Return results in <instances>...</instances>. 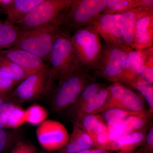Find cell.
<instances>
[{
	"label": "cell",
	"mask_w": 153,
	"mask_h": 153,
	"mask_svg": "<svg viewBox=\"0 0 153 153\" xmlns=\"http://www.w3.org/2000/svg\"><path fill=\"white\" fill-rule=\"evenodd\" d=\"M50 64L45 92L50 91L55 81L58 84L79 70L71 36L60 31L55 38L49 55Z\"/></svg>",
	"instance_id": "cell-1"
},
{
	"label": "cell",
	"mask_w": 153,
	"mask_h": 153,
	"mask_svg": "<svg viewBox=\"0 0 153 153\" xmlns=\"http://www.w3.org/2000/svg\"><path fill=\"white\" fill-rule=\"evenodd\" d=\"M76 60L82 70L91 72L97 68L102 45L100 36L91 25L76 31L71 36Z\"/></svg>",
	"instance_id": "cell-2"
},
{
	"label": "cell",
	"mask_w": 153,
	"mask_h": 153,
	"mask_svg": "<svg viewBox=\"0 0 153 153\" xmlns=\"http://www.w3.org/2000/svg\"><path fill=\"white\" fill-rule=\"evenodd\" d=\"M105 5V0H73L67 10L59 17L57 25L62 32L74 34L90 25L97 15L103 13Z\"/></svg>",
	"instance_id": "cell-3"
},
{
	"label": "cell",
	"mask_w": 153,
	"mask_h": 153,
	"mask_svg": "<svg viewBox=\"0 0 153 153\" xmlns=\"http://www.w3.org/2000/svg\"><path fill=\"white\" fill-rule=\"evenodd\" d=\"M57 22L20 31L19 38L11 48L22 49L48 60L52 44L60 32Z\"/></svg>",
	"instance_id": "cell-4"
},
{
	"label": "cell",
	"mask_w": 153,
	"mask_h": 153,
	"mask_svg": "<svg viewBox=\"0 0 153 153\" xmlns=\"http://www.w3.org/2000/svg\"><path fill=\"white\" fill-rule=\"evenodd\" d=\"M97 77L91 72L80 70L58 84L52 97L53 110L60 113L74 104L85 86Z\"/></svg>",
	"instance_id": "cell-5"
},
{
	"label": "cell",
	"mask_w": 153,
	"mask_h": 153,
	"mask_svg": "<svg viewBox=\"0 0 153 153\" xmlns=\"http://www.w3.org/2000/svg\"><path fill=\"white\" fill-rule=\"evenodd\" d=\"M130 48L105 43L102 46L100 61L94 75L114 82H120L123 76L128 53Z\"/></svg>",
	"instance_id": "cell-6"
},
{
	"label": "cell",
	"mask_w": 153,
	"mask_h": 153,
	"mask_svg": "<svg viewBox=\"0 0 153 153\" xmlns=\"http://www.w3.org/2000/svg\"><path fill=\"white\" fill-rule=\"evenodd\" d=\"M73 0H43L16 25L20 31L57 22Z\"/></svg>",
	"instance_id": "cell-7"
},
{
	"label": "cell",
	"mask_w": 153,
	"mask_h": 153,
	"mask_svg": "<svg viewBox=\"0 0 153 153\" xmlns=\"http://www.w3.org/2000/svg\"><path fill=\"white\" fill-rule=\"evenodd\" d=\"M109 86V94L106 102L97 114L112 108L133 112L149 111L146 108V102L143 97L130 88L119 82H114Z\"/></svg>",
	"instance_id": "cell-8"
},
{
	"label": "cell",
	"mask_w": 153,
	"mask_h": 153,
	"mask_svg": "<svg viewBox=\"0 0 153 153\" xmlns=\"http://www.w3.org/2000/svg\"><path fill=\"white\" fill-rule=\"evenodd\" d=\"M36 135L40 146L49 152L60 150L66 145L69 137L65 126L52 120H47L39 125Z\"/></svg>",
	"instance_id": "cell-9"
},
{
	"label": "cell",
	"mask_w": 153,
	"mask_h": 153,
	"mask_svg": "<svg viewBox=\"0 0 153 153\" xmlns=\"http://www.w3.org/2000/svg\"><path fill=\"white\" fill-rule=\"evenodd\" d=\"M49 74L48 66L30 74L20 82L12 94V98L26 102L39 98L45 92Z\"/></svg>",
	"instance_id": "cell-10"
},
{
	"label": "cell",
	"mask_w": 153,
	"mask_h": 153,
	"mask_svg": "<svg viewBox=\"0 0 153 153\" xmlns=\"http://www.w3.org/2000/svg\"><path fill=\"white\" fill-rule=\"evenodd\" d=\"M120 14H99L90 23L105 43L126 48L124 43L119 19Z\"/></svg>",
	"instance_id": "cell-11"
},
{
	"label": "cell",
	"mask_w": 153,
	"mask_h": 153,
	"mask_svg": "<svg viewBox=\"0 0 153 153\" xmlns=\"http://www.w3.org/2000/svg\"><path fill=\"white\" fill-rule=\"evenodd\" d=\"M73 122L78 123L85 130L92 139L96 148L111 151L112 142L108 128L99 114L85 116Z\"/></svg>",
	"instance_id": "cell-12"
},
{
	"label": "cell",
	"mask_w": 153,
	"mask_h": 153,
	"mask_svg": "<svg viewBox=\"0 0 153 153\" xmlns=\"http://www.w3.org/2000/svg\"><path fill=\"white\" fill-rule=\"evenodd\" d=\"M153 10L141 9L135 28L133 49L143 50L153 47Z\"/></svg>",
	"instance_id": "cell-13"
},
{
	"label": "cell",
	"mask_w": 153,
	"mask_h": 153,
	"mask_svg": "<svg viewBox=\"0 0 153 153\" xmlns=\"http://www.w3.org/2000/svg\"><path fill=\"white\" fill-rule=\"evenodd\" d=\"M0 55L16 64L29 75L47 66L40 57L22 49L13 48L3 49L0 51Z\"/></svg>",
	"instance_id": "cell-14"
},
{
	"label": "cell",
	"mask_w": 153,
	"mask_h": 153,
	"mask_svg": "<svg viewBox=\"0 0 153 153\" xmlns=\"http://www.w3.org/2000/svg\"><path fill=\"white\" fill-rule=\"evenodd\" d=\"M96 148L90 136L76 122H73V127L66 145L57 153H77Z\"/></svg>",
	"instance_id": "cell-15"
},
{
	"label": "cell",
	"mask_w": 153,
	"mask_h": 153,
	"mask_svg": "<svg viewBox=\"0 0 153 153\" xmlns=\"http://www.w3.org/2000/svg\"><path fill=\"white\" fill-rule=\"evenodd\" d=\"M151 47L143 50L131 49L129 51L126 59L123 76L119 83L124 84L134 78L139 77Z\"/></svg>",
	"instance_id": "cell-16"
},
{
	"label": "cell",
	"mask_w": 153,
	"mask_h": 153,
	"mask_svg": "<svg viewBox=\"0 0 153 153\" xmlns=\"http://www.w3.org/2000/svg\"><path fill=\"white\" fill-rule=\"evenodd\" d=\"M43 0H13L10 5L4 12L7 15L6 21L17 25L36 6Z\"/></svg>",
	"instance_id": "cell-17"
},
{
	"label": "cell",
	"mask_w": 153,
	"mask_h": 153,
	"mask_svg": "<svg viewBox=\"0 0 153 153\" xmlns=\"http://www.w3.org/2000/svg\"><path fill=\"white\" fill-rule=\"evenodd\" d=\"M149 128L134 132L118 138L112 143L111 152H130L138 149L144 143Z\"/></svg>",
	"instance_id": "cell-18"
},
{
	"label": "cell",
	"mask_w": 153,
	"mask_h": 153,
	"mask_svg": "<svg viewBox=\"0 0 153 153\" xmlns=\"http://www.w3.org/2000/svg\"><path fill=\"white\" fill-rule=\"evenodd\" d=\"M141 9H133L121 14L119 19L121 32L126 47L133 49L135 28L139 13Z\"/></svg>",
	"instance_id": "cell-19"
},
{
	"label": "cell",
	"mask_w": 153,
	"mask_h": 153,
	"mask_svg": "<svg viewBox=\"0 0 153 153\" xmlns=\"http://www.w3.org/2000/svg\"><path fill=\"white\" fill-rule=\"evenodd\" d=\"M109 85L105 86L91 99L71 117L73 121L85 116L97 114L106 102L109 94Z\"/></svg>",
	"instance_id": "cell-20"
},
{
	"label": "cell",
	"mask_w": 153,
	"mask_h": 153,
	"mask_svg": "<svg viewBox=\"0 0 153 153\" xmlns=\"http://www.w3.org/2000/svg\"><path fill=\"white\" fill-rule=\"evenodd\" d=\"M106 86L101 82H97L96 79L88 83L82 90L76 102L67 110L68 115L72 117L91 99Z\"/></svg>",
	"instance_id": "cell-21"
},
{
	"label": "cell",
	"mask_w": 153,
	"mask_h": 153,
	"mask_svg": "<svg viewBox=\"0 0 153 153\" xmlns=\"http://www.w3.org/2000/svg\"><path fill=\"white\" fill-rule=\"evenodd\" d=\"M20 33L16 25L0 19V51L13 47L16 42Z\"/></svg>",
	"instance_id": "cell-22"
},
{
	"label": "cell",
	"mask_w": 153,
	"mask_h": 153,
	"mask_svg": "<svg viewBox=\"0 0 153 153\" xmlns=\"http://www.w3.org/2000/svg\"><path fill=\"white\" fill-rule=\"evenodd\" d=\"M123 85L137 90L148 105L149 112L153 114V85L138 77L128 81Z\"/></svg>",
	"instance_id": "cell-23"
},
{
	"label": "cell",
	"mask_w": 153,
	"mask_h": 153,
	"mask_svg": "<svg viewBox=\"0 0 153 153\" xmlns=\"http://www.w3.org/2000/svg\"><path fill=\"white\" fill-rule=\"evenodd\" d=\"M140 7V0H105L103 13L121 14L137 8Z\"/></svg>",
	"instance_id": "cell-24"
},
{
	"label": "cell",
	"mask_w": 153,
	"mask_h": 153,
	"mask_svg": "<svg viewBox=\"0 0 153 153\" xmlns=\"http://www.w3.org/2000/svg\"><path fill=\"white\" fill-rule=\"evenodd\" d=\"M0 70L8 72L12 76L15 85L19 84L29 74L16 63L0 55Z\"/></svg>",
	"instance_id": "cell-25"
},
{
	"label": "cell",
	"mask_w": 153,
	"mask_h": 153,
	"mask_svg": "<svg viewBox=\"0 0 153 153\" xmlns=\"http://www.w3.org/2000/svg\"><path fill=\"white\" fill-rule=\"evenodd\" d=\"M26 123L39 126L48 117V113L45 107L38 104H33L25 110Z\"/></svg>",
	"instance_id": "cell-26"
},
{
	"label": "cell",
	"mask_w": 153,
	"mask_h": 153,
	"mask_svg": "<svg viewBox=\"0 0 153 153\" xmlns=\"http://www.w3.org/2000/svg\"><path fill=\"white\" fill-rule=\"evenodd\" d=\"M142 112H133L118 108H112L107 110L98 114L101 116L107 126H109L124 120L129 116L139 114Z\"/></svg>",
	"instance_id": "cell-27"
},
{
	"label": "cell",
	"mask_w": 153,
	"mask_h": 153,
	"mask_svg": "<svg viewBox=\"0 0 153 153\" xmlns=\"http://www.w3.org/2000/svg\"><path fill=\"white\" fill-rule=\"evenodd\" d=\"M26 123L25 110L14 103L8 116L6 128H18Z\"/></svg>",
	"instance_id": "cell-28"
},
{
	"label": "cell",
	"mask_w": 153,
	"mask_h": 153,
	"mask_svg": "<svg viewBox=\"0 0 153 153\" xmlns=\"http://www.w3.org/2000/svg\"><path fill=\"white\" fill-rule=\"evenodd\" d=\"M16 141L15 134L5 128H0V153H7Z\"/></svg>",
	"instance_id": "cell-29"
},
{
	"label": "cell",
	"mask_w": 153,
	"mask_h": 153,
	"mask_svg": "<svg viewBox=\"0 0 153 153\" xmlns=\"http://www.w3.org/2000/svg\"><path fill=\"white\" fill-rule=\"evenodd\" d=\"M140 79L149 83H153V47H151L140 73Z\"/></svg>",
	"instance_id": "cell-30"
},
{
	"label": "cell",
	"mask_w": 153,
	"mask_h": 153,
	"mask_svg": "<svg viewBox=\"0 0 153 153\" xmlns=\"http://www.w3.org/2000/svg\"><path fill=\"white\" fill-rule=\"evenodd\" d=\"M14 85L11 75L8 72L0 70V95H8Z\"/></svg>",
	"instance_id": "cell-31"
},
{
	"label": "cell",
	"mask_w": 153,
	"mask_h": 153,
	"mask_svg": "<svg viewBox=\"0 0 153 153\" xmlns=\"http://www.w3.org/2000/svg\"><path fill=\"white\" fill-rule=\"evenodd\" d=\"M10 153H39L34 146L23 141H18Z\"/></svg>",
	"instance_id": "cell-32"
},
{
	"label": "cell",
	"mask_w": 153,
	"mask_h": 153,
	"mask_svg": "<svg viewBox=\"0 0 153 153\" xmlns=\"http://www.w3.org/2000/svg\"><path fill=\"white\" fill-rule=\"evenodd\" d=\"M143 153H153V125L151 126L142 145L138 148Z\"/></svg>",
	"instance_id": "cell-33"
},
{
	"label": "cell",
	"mask_w": 153,
	"mask_h": 153,
	"mask_svg": "<svg viewBox=\"0 0 153 153\" xmlns=\"http://www.w3.org/2000/svg\"><path fill=\"white\" fill-rule=\"evenodd\" d=\"M14 102L7 101L0 105V128H6L8 116Z\"/></svg>",
	"instance_id": "cell-34"
},
{
	"label": "cell",
	"mask_w": 153,
	"mask_h": 153,
	"mask_svg": "<svg viewBox=\"0 0 153 153\" xmlns=\"http://www.w3.org/2000/svg\"><path fill=\"white\" fill-rule=\"evenodd\" d=\"M77 153H113V152L100 148H92Z\"/></svg>",
	"instance_id": "cell-35"
},
{
	"label": "cell",
	"mask_w": 153,
	"mask_h": 153,
	"mask_svg": "<svg viewBox=\"0 0 153 153\" xmlns=\"http://www.w3.org/2000/svg\"><path fill=\"white\" fill-rule=\"evenodd\" d=\"M13 0H0V9L4 11L10 5Z\"/></svg>",
	"instance_id": "cell-36"
},
{
	"label": "cell",
	"mask_w": 153,
	"mask_h": 153,
	"mask_svg": "<svg viewBox=\"0 0 153 153\" xmlns=\"http://www.w3.org/2000/svg\"><path fill=\"white\" fill-rule=\"evenodd\" d=\"M10 97L8 95H0V105L8 101Z\"/></svg>",
	"instance_id": "cell-37"
},
{
	"label": "cell",
	"mask_w": 153,
	"mask_h": 153,
	"mask_svg": "<svg viewBox=\"0 0 153 153\" xmlns=\"http://www.w3.org/2000/svg\"><path fill=\"white\" fill-rule=\"evenodd\" d=\"M117 153H143L139 149H138L135 150L130 152H118Z\"/></svg>",
	"instance_id": "cell-38"
}]
</instances>
